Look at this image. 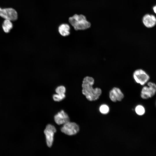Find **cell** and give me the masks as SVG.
I'll list each match as a JSON object with an SVG mask.
<instances>
[{
	"instance_id": "1",
	"label": "cell",
	"mask_w": 156,
	"mask_h": 156,
	"mask_svg": "<svg viewBox=\"0 0 156 156\" xmlns=\"http://www.w3.org/2000/svg\"><path fill=\"white\" fill-rule=\"evenodd\" d=\"M95 82L92 77L87 76L84 78L82 84V92L87 99L90 101L97 100L102 94L101 89L98 87L93 88Z\"/></svg>"
},
{
	"instance_id": "2",
	"label": "cell",
	"mask_w": 156,
	"mask_h": 156,
	"mask_svg": "<svg viewBox=\"0 0 156 156\" xmlns=\"http://www.w3.org/2000/svg\"><path fill=\"white\" fill-rule=\"evenodd\" d=\"M69 23L76 30H83L90 28V23L88 21L83 15L75 14L69 18Z\"/></svg>"
},
{
	"instance_id": "3",
	"label": "cell",
	"mask_w": 156,
	"mask_h": 156,
	"mask_svg": "<svg viewBox=\"0 0 156 156\" xmlns=\"http://www.w3.org/2000/svg\"><path fill=\"white\" fill-rule=\"evenodd\" d=\"M133 76L135 82L142 86L147 83L150 79L148 74L141 69L135 70L133 73Z\"/></svg>"
},
{
	"instance_id": "4",
	"label": "cell",
	"mask_w": 156,
	"mask_h": 156,
	"mask_svg": "<svg viewBox=\"0 0 156 156\" xmlns=\"http://www.w3.org/2000/svg\"><path fill=\"white\" fill-rule=\"evenodd\" d=\"M156 93V84L152 82H148L147 85L143 87L141 92L142 98L147 99L153 97Z\"/></svg>"
},
{
	"instance_id": "5",
	"label": "cell",
	"mask_w": 156,
	"mask_h": 156,
	"mask_svg": "<svg viewBox=\"0 0 156 156\" xmlns=\"http://www.w3.org/2000/svg\"><path fill=\"white\" fill-rule=\"evenodd\" d=\"M63 125L61 128V131L66 135L69 136L74 135L79 131V127L75 122L69 121Z\"/></svg>"
},
{
	"instance_id": "6",
	"label": "cell",
	"mask_w": 156,
	"mask_h": 156,
	"mask_svg": "<svg viewBox=\"0 0 156 156\" xmlns=\"http://www.w3.org/2000/svg\"><path fill=\"white\" fill-rule=\"evenodd\" d=\"M56 132L55 127L51 124H48L44 131V133L45 135L46 143L49 147H51L54 140V136Z\"/></svg>"
},
{
	"instance_id": "7",
	"label": "cell",
	"mask_w": 156,
	"mask_h": 156,
	"mask_svg": "<svg viewBox=\"0 0 156 156\" xmlns=\"http://www.w3.org/2000/svg\"><path fill=\"white\" fill-rule=\"evenodd\" d=\"M0 16L5 19L14 21L18 18V14L16 10L13 8L2 9L0 8Z\"/></svg>"
},
{
	"instance_id": "8",
	"label": "cell",
	"mask_w": 156,
	"mask_h": 156,
	"mask_svg": "<svg viewBox=\"0 0 156 156\" xmlns=\"http://www.w3.org/2000/svg\"><path fill=\"white\" fill-rule=\"evenodd\" d=\"M124 94L121 90L117 87H114L109 91V97L113 102L120 101L123 99Z\"/></svg>"
},
{
	"instance_id": "9",
	"label": "cell",
	"mask_w": 156,
	"mask_h": 156,
	"mask_svg": "<svg viewBox=\"0 0 156 156\" xmlns=\"http://www.w3.org/2000/svg\"><path fill=\"white\" fill-rule=\"evenodd\" d=\"M54 120L57 125H60L69 121V118L67 114L63 110H61L55 115Z\"/></svg>"
},
{
	"instance_id": "10",
	"label": "cell",
	"mask_w": 156,
	"mask_h": 156,
	"mask_svg": "<svg viewBox=\"0 0 156 156\" xmlns=\"http://www.w3.org/2000/svg\"><path fill=\"white\" fill-rule=\"evenodd\" d=\"M142 22L146 27L151 28L156 25V18L153 15L146 14L142 18Z\"/></svg>"
},
{
	"instance_id": "11",
	"label": "cell",
	"mask_w": 156,
	"mask_h": 156,
	"mask_svg": "<svg viewBox=\"0 0 156 156\" xmlns=\"http://www.w3.org/2000/svg\"><path fill=\"white\" fill-rule=\"evenodd\" d=\"M70 30L69 25L66 23L61 24L58 27V31L59 34L63 36H68L70 34Z\"/></svg>"
},
{
	"instance_id": "12",
	"label": "cell",
	"mask_w": 156,
	"mask_h": 156,
	"mask_svg": "<svg viewBox=\"0 0 156 156\" xmlns=\"http://www.w3.org/2000/svg\"><path fill=\"white\" fill-rule=\"evenodd\" d=\"M2 27L4 31L6 33L9 32L13 27V25L11 21L5 19L3 22Z\"/></svg>"
},
{
	"instance_id": "13",
	"label": "cell",
	"mask_w": 156,
	"mask_h": 156,
	"mask_svg": "<svg viewBox=\"0 0 156 156\" xmlns=\"http://www.w3.org/2000/svg\"><path fill=\"white\" fill-rule=\"evenodd\" d=\"M66 95L64 94H55L53 96V98L55 101L59 102L63 100L65 97Z\"/></svg>"
},
{
	"instance_id": "14",
	"label": "cell",
	"mask_w": 156,
	"mask_h": 156,
	"mask_svg": "<svg viewBox=\"0 0 156 156\" xmlns=\"http://www.w3.org/2000/svg\"><path fill=\"white\" fill-rule=\"evenodd\" d=\"M135 111L136 113L139 116H142L145 113V109L143 106L139 105H137L135 108Z\"/></svg>"
},
{
	"instance_id": "15",
	"label": "cell",
	"mask_w": 156,
	"mask_h": 156,
	"mask_svg": "<svg viewBox=\"0 0 156 156\" xmlns=\"http://www.w3.org/2000/svg\"><path fill=\"white\" fill-rule=\"evenodd\" d=\"M99 111L100 112L103 114H107L109 112V108L107 105H102L100 107Z\"/></svg>"
},
{
	"instance_id": "16",
	"label": "cell",
	"mask_w": 156,
	"mask_h": 156,
	"mask_svg": "<svg viewBox=\"0 0 156 156\" xmlns=\"http://www.w3.org/2000/svg\"><path fill=\"white\" fill-rule=\"evenodd\" d=\"M55 92L57 94H64L66 92V88L63 86H59L56 88Z\"/></svg>"
},
{
	"instance_id": "17",
	"label": "cell",
	"mask_w": 156,
	"mask_h": 156,
	"mask_svg": "<svg viewBox=\"0 0 156 156\" xmlns=\"http://www.w3.org/2000/svg\"><path fill=\"white\" fill-rule=\"evenodd\" d=\"M153 10L154 13L156 14V5L153 7Z\"/></svg>"
}]
</instances>
